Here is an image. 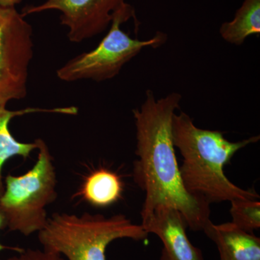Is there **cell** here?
Instances as JSON below:
<instances>
[{
	"mask_svg": "<svg viewBox=\"0 0 260 260\" xmlns=\"http://www.w3.org/2000/svg\"><path fill=\"white\" fill-rule=\"evenodd\" d=\"M145 95L141 107L133 110L138 156L133 178L145 194L141 211L159 205L172 207L180 212L191 230L203 232L211 222L210 204L186 191L173 143V116L179 109L181 95L173 92L158 100L151 90Z\"/></svg>",
	"mask_w": 260,
	"mask_h": 260,
	"instance_id": "cell-1",
	"label": "cell"
},
{
	"mask_svg": "<svg viewBox=\"0 0 260 260\" xmlns=\"http://www.w3.org/2000/svg\"><path fill=\"white\" fill-rule=\"evenodd\" d=\"M38 234L43 249L66 260H107L106 251L114 241H142L148 235L123 214L106 217L87 213L53 214Z\"/></svg>",
	"mask_w": 260,
	"mask_h": 260,
	"instance_id": "cell-3",
	"label": "cell"
},
{
	"mask_svg": "<svg viewBox=\"0 0 260 260\" xmlns=\"http://www.w3.org/2000/svg\"><path fill=\"white\" fill-rule=\"evenodd\" d=\"M218 248L220 260H260V239L232 222L215 225L210 222L203 230Z\"/></svg>",
	"mask_w": 260,
	"mask_h": 260,
	"instance_id": "cell-9",
	"label": "cell"
},
{
	"mask_svg": "<svg viewBox=\"0 0 260 260\" xmlns=\"http://www.w3.org/2000/svg\"><path fill=\"white\" fill-rule=\"evenodd\" d=\"M37 112L75 115L78 113V109L75 107L55 108L51 109L27 108L22 110L10 111L6 107H0V197L3 194L5 189L3 169L5 162L13 157L20 156L24 159L28 158L30 154L39 147L37 140H35L34 143H22L15 139L10 130V121L17 116Z\"/></svg>",
	"mask_w": 260,
	"mask_h": 260,
	"instance_id": "cell-10",
	"label": "cell"
},
{
	"mask_svg": "<svg viewBox=\"0 0 260 260\" xmlns=\"http://www.w3.org/2000/svg\"><path fill=\"white\" fill-rule=\"evenodd\" d=\"M8 260H66L60 254L45 249H23Z\"/></svg>",
	"mask_w": 260,
	"mask_h": 260,
	"instance_id": "cell-14",
	"label": "cell"
},
{
	"mask_svg": "<svg viewBox=\"0 0 260 260\" xmlns=\"http://www.w3.org/2000/svg\"><path fill=\"white\" fill-rule=\"evenodd\" d=\"M22 0H0V7L11 8L21 3Z\"/></svg>",
	"mask_w": 260,
	"mask_h": 260,
	"instance_id": "cell-16",
	"label": "cell"
},
{
	"mask_svg": "<svg viewBox=\"0 0 260 260\" xmlns=\"http://www.w3.org/2000/svg\"><path fill=\"white\" fill-rule=\"evenodd\" d=\"M125 0H47L42 5H28L22 10L25 17L47 10H59L62 25L69 29L70 42L79 43L104 32L113 15Z\"/></svg>",
	"mask_w": 260,
	"mask_h": 260,
	"instance_id": "cell-7",
	"label": "cell"
},
{
	"mask_svg": "<svg viewBox=\"0 0 260 260\" xmlns=\"http://www.w3.org/2000/svg\"><path fill=\"white\" fill-rule=\"evenodd\" d=\"M174 148L182 156L179 172L189 194L208 204L233 200H259L253 189H244L232 183L224 167L234 155L247 145L257 143L259 135L239 142L225 139L219 131L197 127L185 112L174 114L172 120Z\"/></svg>",
	"mask_w": 260,
	"mask_h": 260,
	"instance_id": "cell-2",
	"label": "cell"
},
{
	"mask_svg": "<svg viewBox=\"0 0 260 260\" xmlns=\"http://www.w3.org/2000/svg\"><path fill=\"white\" fill-rule=\"evenodd\" d=\"M5 218L3 217V214H2L1 212H0V230L1 229H5ZM13 250L17 251V252H20L23 250V249H20V248L18 247H10V246H7L4 245V244H2L0 242V253L3 252V251L5 250Z\"/></svg>",
	"mask_w": 260,
	"mask_h": 260,
	"instance_id": "cell-15",
	"label": "cell"
},
{
	"mask_svg": "<svg viewBox=\"0 0 260 260\" xmlns=\"http://www.w3.org/2000/svg\"><path fill=\"white\" fill-rule=\"evenodd\" d=\"M122 191V183L115 173L100 169L86 177L79 194L89 204L104 208L116 203Z\"/></svg>",
	"mask_w": 260,
	"mask_h": 260,
	"instance_id": "cell-11",
	"label": "cell"
},
{
	"mask_svg": "<svg viewBox=\"0 0 260 260\" xmlns=\"http://www.w3.org/2000/svg\"><path fill=\"white\" fill-rule=\"evenodd\" d=\"M32 34L31 25L15 7H0V107L26 96Z\"/></svg>",
	"mask_w": 260,
	"mask_h": 260,
	"instance_id": "cell-6",
	"label": "cell"
},
{
	"mask_svg": "<svg viewBox=\"0 0 260 260\" xmlns=\"http://www.w3.org/2000/svg\"><path fill=\"white\" fill-rule=\"evenodd\" d=\"M232 223L249 233L260 228V202L257 200H233L231 201Z\"/></svg>",
	"mask_w": 260,
	"mask_h": 260,
	"instance_id": "cell-13",
	"label": "cell"
},
{
	"mask_svg": "<svg viewBox=\"0 0 260 260\" xmlns=\"http://www.w3.org/2000/svg\"><path fill=\"white\" fill-rule=\"evenodd\" d=\"M140 215L145 232L155 234L162 242L160 260H204L202 251L191 244L186 235L187 224L179 210L159 205L141 211Z\"/></svg>",
	"mask_w": 260,
	"mask_h": 260,
	"instance_id": "cell-8",
	"label": "cell"
},
{
	"mask_svg": "<svg viewBox=\"0 0 260 260\" xmlns=\"http://www.w3.org/2000/svg\"><path fill=\"white\" fill-rule=\"evenodd\" d=\"M37 140V162L22 175L7 176L0 197V212L5 228L25 237L45 227L49 219L46 208L57 197L56 173L50 150L44 140Z\"/></svg>",
	"mask_w": 260,
	"mask_h": 260,
	"instance_id": "cell-4",
	"label": "cell"
},
{
	"mask_svg": "<svg viewBox=\"0 0 260 260\" xmlns=\"http://www.w3.org/2000/svg\"><path fill=\"white\" fill-rule=\"evenodd\" d=\"M0 260H1V259H0Z\"/></svg>",
	"mask_w": 260,
	"mask_h": 260,
	"instance_id": "cell-17",
	"label": "cell"
},
{
	"mask_svg": "<svg viewBox=\"0 0 260 260\" xmlns=\"http://www.w3.org/2000/svg\"><path fill=\"white\" fill-rule=\"evenodd\" d=\"M136 20L135 10L124 3L114 13L110 30L93 50L70 59L56 72L59 79L73 82L90 79L102 82L112 79L128 62L147 47L158 48L167 42V34L158 31L152 39L140 41L123 31L121 25L130 18Z\"/></svg>",
	"mask_w": 260,
	"mask_h": 260,
	"instance_id": "cell-5",
	"label": "cell"
},
{
	"mask_svg": "<svg viewBox=\"0 0 260 260\" xmlns=\"http://www.w3.org/2000/svg\"><path fill=\"white\" fill-rule=\"evenodd\" d=\"M220 34L236 46L242 45L250 36H259L260 0H244L232 21L222 24Z\"/></svg>",
	"mask_w": 260,
	"mask_h": 260,
	"instance_id": "cell-12",
	"label": "cell"
}]
</instances>
